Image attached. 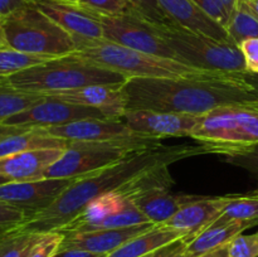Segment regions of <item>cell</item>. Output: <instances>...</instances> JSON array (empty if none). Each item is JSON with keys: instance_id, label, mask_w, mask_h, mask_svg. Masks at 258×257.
<instances>
[{"instance_id": "obj_1", "label": "cell", "mask_w": 258, "mask_h": 257, "mask_svg": "<svg viewBox=\"0 0 258 257\" xmlns=\"http://www.w3.org/2000/svg\"><path fill=\"white\" fill-rule=\"evenodd\" d=\"M243 73L203 72L175 78H127L121 90L126 111L202 116L219 106L258 100Z\"/></svg>"}, {"instance_id": "obj_2", "label": "cell", "mask_w": 258, "mask_h": 257, "mask_svg": "<svg viewBox=\"0 0 258 257\" xmlns=\"http://www.w3.org/2000/svg\"><path fill=\"white\" fill-rule=\"evenodd\" d=\"M207 154L202 145L156 146L134 151L113 165L76 179L48 208L30 217L23 226L39 233L64 228L92 201L118 190L145 171L191 156Z\"/></svg>"}, {"instance_id": "obj_3", "label": "cell", "mask_w": 258, "mask_h": 257, "mask_svg": "<svg viewBox=\"0 0 258 257\" xmlns=\"http://www.w3.org/2000/svg\"><path fill=\"white\" fill-rule=\"evenodd\" d=\"M126 80L121 73L106 70L75 53L53 58L7 77L8 82L17 90L35 95L92 85L122 86Z\"/></svg>"}, {"instance_id": "obj_4", "label": "cell", "mask_w": 258, "mask_h": 257, "mask_svg": "<svg viewBox=\"0 0 258 257\" xmlns=\"http://www.w3.org/2000/svg\"><path fill=\"white\" fill-rule=\"evenodd\" d=\"M207 154L229 156L258 144V100L219 106L202 115L190 135Z\"/></svg>"}, {"instance_id": "obj_5", "label": "cell", "mask_w": 258, "mask_h": 257, "mask_svg": "<svg viewBox=\"0 0 258 257\" xmlns=\"http://www.w3.org/2000/svg\"><path fill=\"white\" fill-rule=\"evenodd\" d=\"M73 40L76 43L75 54L106 70L121 73L126 78H175L209 72L190 67L171 58L159 57L122 47L103 38H77Z\"/></svg>"}, {"instance_id": "obj_6", "label": "cell", "mask_w": 258, "mask_h": 257, "mask_svg": "<svg viewBox=\"0 0 258 257\" xmlns=\"http://www.w3.org/2000/svg\"><path fill=\"white\" fill-rule=\"evenodd\" d=\"M161 139L135 135L103 141H68L62 156L47 169L44 178L78 179L122 160L134 151L161 146Z\"/></svg>"}, {"instance_id": "obj_7", "label": "cell", "mask_w": 258, "mask_h": 257, "mask_svg": "<svg viewBox=\"0 0 258 257\" xmlns=\"http://www.w3.org/2000/svg\"><path fill=\"white\" fill-rule=\"evenodd\" d=\"M156 29L179 62L209 72H247L243 54L232 40L213 39L175 23L156 24Z\"/></svg>"}, {"instance_id": "obj_8", "label": "cell", "mask_w": 258, "mask_h": 257, "mask_svg": "<svg viewBox=\"0 0 258 257\" xmlns=\"http://www.w3.org/2000/svg\"><path fill=\"white\" fill-rule=\"evenodd\" d=\"M8 47L27 54L57 58L76 52L72 35L29 4L2 20Z\"/></svg>"}, {"instance_id": "obj_9", "label": "cell", "mask_w": 258, "mask_h": 257, "mask_svg": "<svg viewBox=\"0 0 258 257\" xmlns=\"http://www.w3.org/2000/svg\"><path fill=\"white\" fill-rule=\"evenodd\" d=\"M149 223L128 197L115 190L98 197L91 202L68 226L60 229L62 233L97 231V229L125 228Z\"/></svg>"}, {"instance_id": "obj_10", "label": "cell", "mask_w": 258, "mask_h": 257, "mask_svg": "<svg viewBox=\"0 0 258 257\" xmlns=\"http://www.w3.org/2000/svg\"><path fill=\"white\" fill-rule=\"evenodd\" d=\"M93 15L101 23L103 39L139 52L178 60L175 53L159 34L155 23L135 15Z\"/></svg>"}, {"instance_id": "obj_11", "label": "cell", "mask_w": 258, "mask_h": 257, "mask_svg": "<svg viewBox=\"0 0 258 257\" xmlns=\"http://www.w3.org/2000/svg\"><path fill=\"white\" fill-rule=\"evenodd\" d=\"M202 116L190 113L158 112L150 110L126 111L120 120L134 134L156 139L190 138Z\"/></svg>"}, {"instance_id": "obj_12", "label": "cell", "mask_w": 258, "mask_h": 257, "mask_svg": "<svg viewBox=\"0 0 258 257\" xmlns=\"http://www.w3.org/2000/svg\"><path fill=\"white\" fill-rule=\"evenodd\" d=\"M75 180L43 178L29 181H10L0 185V201L22 209L29 219L48 208Z\"/></svg>"}, {"instance_id": "obj_13", "label": "cell", "mask_w": 258, "mask_h": 257, "mask_svg": "<svg viewBox=\"0 0 258 257\" xmlns=\"http://www.w3.org/2000/svg\"><path fill=\"white\" fill-rule=\"evenodd\" d=\"M85 118L108 117L96 108L44 97L32 107L4 120L3 123L22 127H53Z\"/></svg>"}, {"instance_id": "obj_14", "label": "cell", "mask_w": 258, "mask_h": 257, "mask_svg": "<svg viewBox=\"0 0 258 257\" xmlns=\"http://www.w3.org/2000/svg\"><path fill=\"white\" fill-rule=\"evenodd\" d=\"M229 201L231 194L222 197L188 196L185 203L166 222L165 226L184 232V241L188 243L222 216Z\"/></svg>"}, {"instance_id": "obj_15", "label": "cell", "mask_w": 258, "mask_h": 257, "mask_svg": "<svg viewBox=\"0 0 258 257\" xmlns=\"http://www.w3.org/2000/svg\"><path fill=\"white\" fill-rule=\"evenodd\" d=\"M32 5L70 33L73 39L103 38L102 27L97 18L77 4H68L60 0H32Z\"/></svg>"}, {"instance_id": "obj_16", "label": "cell", "mask_w": 258, "mask_h": 257, "mask_svg": "<svg viewBox=\"0 0 258 257\" xmlns=\"http://www.w3.org/2000/svg\"><path fill=\"white\" fill-rule=\"evenodd\" d=\"M122 86L92 85L68 91H57L42 95L43 97L86 106L100 110L108 118H120L126 112V101Z\"/></svg>"}, {"instance_id": "obj_17", "label": "cell", "mask_w": 258, "mask_h": 257, "mask_svg": "<svg viewBox=\"0 0 258 257\" xmlns=\"http://www.w3.org/2000/svg\"><path fill=\"white\" fill-rule=\"evenodd\" d=\"M155 224L149 222V223L125 227V228L97 229V231L63 233L64 234V239H63L60 249H83V251L93 252V253L110 254L111 252L120 248L122 244L133 239L134 237L153 228Z\"/></svg>"}, {"instance_id": "obj_18", "label": "cell", "mask_w": 258, "mask_h": 257, "mask_svg": "<svg viewBox=\"0 0 258 257\" xmlns=\"http://www.w3.org/2000/svg\"><path fill=\"white\" fill-rule=\"evenodd\" d=\"M48 135L67 141H103L135 135L120 118H85L53 127H39Z\"/></svg>"}, {"instance_id": "obj_19", "label": "cell", "mask_w": 258, "mask_h": 257, "mask_svg": "<svg viewBox=\"0 0 258 257\" xmlns=\"http://www.w3.org/2000/svg\"><path fill=\"white\" fill-rule=\"evenodd\" d=\"M64 148H43L22 151L0 159V175L12 181H29L44 178L50 165L62 156Z\"/></svg>"}, {"instance_id": "obj_20", "label": "cell", "mask_w": 258, "mask_h": 257, "mask_svg": "<svg viewBox=\"0 0 258 257\" xmlns=\"http://www.w3.org/2000/svg\"><path fill=\"white\" fill-rule=\"evenodd\" d=\"M169 19L191 32L208 35L213 39L229 42L227 29L199 9L191 0H156ZM233 42V40H232Z\"/></svg>"}, {"instance_id": "obj_21", "label": "cell", "mask_w": 258, "mask_h": 257, "mask_svg": "<svg viewBox=\"0 0 258 257\" xmlns=\"http://www.w3.org/2000/svg\"><path fill=\"white\" fill-rule=\"evenodd\" d=\"M256 224H258L257 222L253 221H238L221 216L196 238L186 243L185 257H198L227 246L234 237Z\"/></svg>"}, {"instance_id": "obj_22", "label": "cell", "mask_w": 258, "mask_h": 257, "mask_svg": "<svg viewBox=\"0 0 258 257\" xmlns=\"http://www.w3.org/2000/svg\"><path fill=\"white\" fill-rule=\"evenodd\" d=\"M184 238V232L165 224H159L134 237L120 248L107 254V257H146Z\"/></svg>"}, {"instance_id": "obj_23", "label": "cell", "mask_w": 258, "mask_h": 257, "mask_svg": "<svg viewBox=\"0 0 258 257\" xmlns=\"http://www.w3.org/2000/svg\"><path fill=\"white\" fill-rule=\"evenodd\" d=\"M67 145V140L48 135L39 127H32L23 133L0 139V159L32 149L66 148Z\"/></svg>"}, {"instance_id": "obj_24", "label": "cell", "mask_w": 258, "mask_h": 257, "mask_svg": "<svg viewBox=\"0 0 258 257\" xmlns=\"http://www.w3.org/2000/svg\"><path fill=\"white\" fill-rule=\"evenodd\" d=\"M42 233L22 226L0 233V257H28Z\"/></svg>"}, {"instance_id": "obj_25", "label": "cell", "mask_w": 258, "mask_h": 257, "mask_svg": "<svg viewBox=\"0 0 258 257\" xmlns=\"http://www.w3.org/2000/svg\"><path fill=\"white\" fill-rule=\"evenodd\" d=\"M43 98L42 95L17 90L8 82L7 77L0 78V122L32 107Z\"/></svg>"}, {"instance_id": "obj_26", "label": "cell", "mask_w": 258, "mask_h": 257, "mask_svg": "<svg viewBox=\"0 0 258 257\" xmlns=\"http://www.w3.org/2000/svg\"><path fill=\"white\" fill-rule=\"evenodd\" d=\"M227 33L236 44L249 38H258V18L249 12L241 0H238L236 10L229 18Z\"/></svg>"}, {"instance_id": "obj_27", "label": "cell", "mask_w": 258, "mask_h": 257, "mask_svg": "<svg viewBox=\"0 0 258 257\" xmlns=\"http://www.w3.org/2000/svg\"><path fill=\"white\" fill-rule=\"evenodd\" d=\"M222 216L258 223V188L246 194H231V201L226 206Z\"/></svg>"}, {"instance_id": "obj_28", "label": "cell", "mask_w": 258, "mask_h": 257, "mask_svg": "<svg viewBox=\"0 0 258 257\" xmlns=\"http://www.w3.org/2000/svg\"><path fill=\"white\" fill-rule=\"evenodd\" d=\"M49 59H53V58L27 54V53L12 49V48L0 49V78L9 77L19 71L40 65Z\"/></svg>"}, {"instance_id": "obj_29", "label": "cell", "mask_w": 258, "mask_h": 257, "mask_svg": "<svg viewBox=\"0 0 258 257\" xmlns=\"http://www.w3.org/2000/svg\"><path fill=\"white\" fill-rule=\"evenodd\" d=\"M77 5L87 12L98 15H135L143 18L130 0H80Z\"/></svg>"}, {"instance_id": "obj_30", "label": "cell", "mask_w": 258, "mask_h": 257, "mask_svg": "<svg viewBox=\"0 0 258 257\" xmlns=\"http://www.w3.org/2000/svg\"><path fill=\"white\" fill-rule=\"evenodd\" d=\"M228 257H258V232L238 234L227 244Z\"/></svg>"}, {"instance_id": "obj_31", "label": "cell", "mask_w": 258, "mask_h": 257, "mask_svg": "<svg viewBox=\"0 0 258 257\" xmlns=\"http://www.w3.org/2000/svg\"><path fill=\"white\" fill-rule=\"evenodd\" d=\"M63 239L64 234L62 232H44L28 257H54L59 252Z\"/></svg>"}, {"instance_id": "obj_32", "label": "cell", "mask_w": 258, "mask_h": 257, "mask_svg": "<svg viewBox=\"0 0 258 257\" xmlns=\"http://www.w3.org/2000/svg\"><path fill=\"white\" fill-rule=\"evenodd\" d=\"M222 160L227 164L243 169L252 178L258 181V144L249 150L243 151V153L222 156Z\"/></svg>"}, {"instance_id": "obj_33", "label": "cell", "mask_w": 258, "mask_h": 257, "mask_svg": "<svg viewBox=\"0 0 258 257\" xmlns=\"http://www.w3.org/2000/svg\"><path fill=\"white\" fill-rule=\"evenodd\" d=\"M28 216L17 207L0 201V233L19 227L27 222Z\"/></svg>"}, {"instance_id": "obj_34", "label": "cell", "mask_w": 258, "mask_h": 257, "mask_svg": "<svg viewBox=\"0 0 258 257\" xmlns=\"http://www.w3.org/2000/svg\"><path fill=\"white\" fill-rule=\"evenodd\" d=\"M130 2L135 5V8L139 10L141 17H143L144 19L149 20V22L155 23V24H168V23H174L169 19L168 15H166L165 13L163 12V9L159 7L156 0H130Z\"/></svg>"}, {"instance_id": "obj_35", "label": "cell", "mask_w": 258, "mask_h": 257, "mask_svg": "<svg viewBox=\"0 0 258 257\" xmlns=\"http://www.w3.org/2000/svg\"><path fill=\"white\" fill-rule=\"evenodd\" d=\"M201 10H203L207 15L223 25L227 29L229 23V14L227 13L226 8L221 3V0H191Z\"/></svg>"}, {"instance_id": "obj_36", "label": "cell", "mask_w": 258, "mask_h": 257, "mask_svg": "<svg viewBox=\"0 0 258 257\" xmlns=\"http://www.w3.org/2000/svg\"><path fill=\"white\" fill-rule=\"evenodd\" d=\"M246 62V70L258 75V38H249L238 44Z\"/></svg>"}, {"instance_id": "obj_37", "label": "cell", "mask_w": 258, "mask_h": 257, "mask_svg": "<svg viewBox=\"0 0 258 257\" xmlns=\"http://www.w3.org/2000/svg\"><path fill=\"white\" fill-rule=\"evenodd\" d=\"M185 248L186 242L184 239H180V241L174 242V243L156 251L153 257H185Z\"/></svg>"}, {"instance_id": "obj_38", "label": "cell", "mask_w": 258, "mask_h": 257, "mask_svg": "<svg viewBox=\"0 0 258 257\" xmlns=\"http://www.w3.org/2000/svg\"><path fill=\"white\" fill-rule=\"evenodd\" d=\"M29 4L32 0H0V22Z\"/></svg>"}, {"instance_id": "obj_39", "label": "cell", "mask_w": 258, "mask_h": 257, "mask_svg": "<svg viewBox=\"0 0 258 257\" xmlns=\"http://www.w3.org/2000/svg\"><path fill=\"white\" fill-rule=\"evenodd\" d=\"M54 257H107V254L93 253V252L83 251V249H59Z\"/></svg>"}, {"instance_id": "obj_40", "label": "cell", "mask_w": 258, "mask_h": 257, "mask_svg": "<svg viewBox=\"0 0 258 257\" xmlns=\"http://www.w3.org/2000/svg\"><path fill=\"white\" fill-rule=\"evenodd\" d=\"M32 127H22V126H10L5 125V123L0 122V139L5 138V136L14 135V134L23 133V131H27Z\"/></svg>"}, {"instance_id": "obj_41", "label": "cell", "mask_w": 258, "mask_h": 257, "mask_svg": "<svg viewBox=\"0 0 258 257\" xmlns=\"http://www.w3.org/2000/svg\"><path fill=\"white\" fill-rule=\"evenodd\" d=\"M243 77L247 82L251 85L252 90H253V93L256 95V97L258 98V75L257 73H249V72H244Z\"/></svg>"}, {"instance_id": "obj_42", "label": "cell", "mask_w": 258, "mask_h": 257, "mask_svg": "<svg viewBox=\"0 0 258 257\" xmlns=\"http://www.w3.org/2000/svg\"><path fill=\"white\" fill-rule=\"evenodd\" d=\"M198 257H228V251H227V246H223L221 248L214 249V251H211Z\"/></svg>"}, {"instance_id": "obj_43", "label": "cell", "mask_w": 258, "mask_h": 257, "mask_svg": "<svg viewBox=\"0 0 258 257\" xmlns=\"http://www.w3.org/2000/svg\"><path fill=\"white\" fill-rule=\"evenodd\" d=\"M221 3L223 4V7L226 8L227 13L229 14V18H231V15L233 14V12L236 10L238 0H221Z\"/></svg>"}, {"instance_id": "obj_44", "label": "cell", "mask_w": 258, "mask_h": 257, "mask_svg": "<svg viewBox=\"0 0 258 257\" xmlns=\"http://www.w3.org/2000/svg\"><path fill=\"white\" fill-rule=\"evenodd\" d=\"M244 5L249 9V12L258 18V0H241Z\"/></svg>"}, {"instance_id": "obj_45", "label": "cell", "mask_w": 258, "mask_h": 257, "mask_svg": "<svg viewBox=\"0 0 258 257\" xmlns=\"http://www.w3.org/2000/svg\"><path fill=\"white\" fill-rule=\"evenodd\" d=\"M4 48H9V47H8L7 39H5V35H4V30H3L2 23H0V49H4Z\"/></svg>"}, {"instance_id": "obj_46", "label": "cell", "mask_w": 258, "mask_h": 257, "mask_svg": "<svg viewBox=\"0 0 258 257\" xmlns=\"http://www.w3.org/2000/svg\"><path fill=\"white\" fill-rule=\"evenodd\" d=\"M10 179L9 178H7V176H4V175H0V185H4V184H7V183H10Z\"/></svg>"}, {"instance_id": "obj_47", "label": "cell", "mask_w": 258, "mask_h": 257, "mask_svg": "<svg viewBox=\"0 0 258 257\" xmlns=\"http://www.w3.org/2000/svg\"><path fill=\"white\" fill-rule=\"evenodd\" d=\"M60 2L68 3V4H78V2H80V0H60Z\"/></svg>"}, {"instance_id": "obj_48", "label": "cell", "mask_w": 258, "mask_h": 257, "mask_svg": "<svg viewBox=\"0 0 258 257\" xmlns=\"http://www.w3.org/2000/svg\"><path fill=\"white\" fill-rule=\"evenodd\" d=\"M154 254V253H153ZM153 254H150V256H146V257H153Z\"/></svg>"}]
</instances>
